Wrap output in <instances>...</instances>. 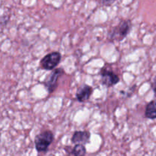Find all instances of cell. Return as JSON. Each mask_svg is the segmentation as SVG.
Listing matches in <instances>:
<instances>
[{
	"mask_svg": "<svg viewBox=\"0 0 156 156\" xmlns=\"http://www.w3.org/2000/svg\"><path fill=\"white\" fill-rule=\"evenodd\" d=\"M54 136L51 131H44L36 136L34 140L35 149L38 152H46L53 141Z\"/></svg>",
	"mask_w": 156,
	"mask_h": 156,
	"instance_id": "2",
	"label": "cell"
},
{
	"mask_svg": "<svg viewBox=\"0 0 156 156\" xmlns=\"http://www.w3.org/2000/svg\"><path fill=\"white\" fill-rule=\"evenodd\" d=\"M101 83L107 87H111L115 85L120 82V78L117 75L112 71H108L106 69L101 70Z\"/></svg>",
	"mask_w": 156,
	"mask_h": 156,
	"instance_id": "5",
	"label": "cell"
},
{
	"mask_svg": "<svg viewBox=\"0 0 156 156\" xmlns=\"http://www.w3.org/2000/svg\"><path fill=\"white\" fill-rule=\"evenodd\" d=\"M145 116L148 119H156V100L152 101L146 105Z\"/></svg>",
	"mask_w": 156,
	"mask_h": 156,
	"instance_id": "8",
	"label": "cell"
},
{
	"mask_svg": "<svg viewBox=\"0 0 156 156\" xmlns=\"http://www.w3.org/2000/svg\"><path fill=\"white\" fill-rule=\"evenodd\" d=\"M104 1H105V2H106V3H108V4L111 5V3H113L114 1H116V0H104Z\"/></svg>",
	"mask_w": 156,
	"mask_h": 156,
	"instance_id": "11",
	"label": "cell"
},
{
	"mask_svg": "<svg viewBox=\"0 0 156 156\" xmlns=\"http://www.w3.org/2000/svg\"><path fill=\"white\" fill-rule=\"evenodd\" d=\"M86 153V149L85 147V145L83 144H76L75 147L72 149L70 154L75 156L85 155Z\"/></svg>",
	"mask_w": 156,
	"mask_h": 156,
	"instance_id": "9",
	"label": "cell"
},
{
	"mask_svg": "<svg viewBox=\"0 0 156 156\" xmlns=\"http://www.w3.org/2000/svg\"><path fill=\"white\" fill-rule=\"evenodd\" d=\"M61 60V54L59 52H52L46 55L41 60L40 65L45 70H53L59 64Z\"/></svg>",
	"mask_w": 156,
	"mask_h": 156,
	"instance_id": "3",
	"label": "cell"
},
{
	"mask_svg": "<svg viewBox=\"0 0 156 156\" xmlns=\"http://www.w3.org/2000/svg\"><path fill=\"white\" fill-rule=\"evenodd\" d=\"M63 73L64 72L62 69H56L47 76L44 82V84L49 93H52L56 90L58 85V80Z\"/></svg>",
	"mask_w": 156,
	"mask_h": 156,
	"instance_id": "4",
	"label": "cell"
},
{
	"mask_svg": "<svg viewBox=\"0 0 156 156\" xmlns=\"http://www.w3.org/2000/svg\"><path fill=\"white\" fill-rule=\"evenodd\" d=\"M132 28V23L129 20H123L118 25L110 31L109 39L111 41H121L126 37Z\"/></svg>",
	"mask_w": 156,
	"mask_h": 156,
	"instance_id": "1",
	"label": "cell"
},
{
	"mask_svg": "<svg viewBox=\"0 0 156 156\" xmlns=\"http://www.w3.org/2000/svg\"><path fill=\"white\" fill-rule=\"evenodd\" d=\"M93 92V88L87 85H82L76 92V99L79 102H85L88 101Z\"/></svg>",
	"mask_w": 156,
	"mask_h": 156,
	"instance_id": "7",
	"label": "cell"
},
{
	"mask_svg": "<svg viewBox=\"0 0 156 156\" xmlns=\"http://www.w3.org/2000/svg\"><path fill=\"white\" fill-rule=\"evenodd\" d=\"M152 89H153L154 92H155V94H156V76H155V79H154L153 82H152Z\"/></svg>",
	"mask_w": 156,
	"mask_h": 156,
	"instance_id": "10",
	"label": "cell"
},
{
	"mask_svg": "<svg viewBox=\"0 0 156 156\" xmlns=\"http://www.w3.org/2000/svg\"><path fill=\"white\" fill-rule=\"evenodd\" d=\"M91 134L88 131H76L73 133L71 142L73 144H86L89 142Z\"/></svg>",
	"mask_w": 156,
	"mask_h": 156,
	"instance_id": "6",
	"label": "cell"
}]
</instances>
